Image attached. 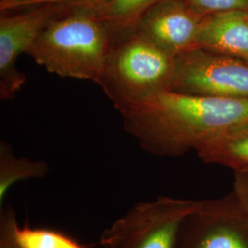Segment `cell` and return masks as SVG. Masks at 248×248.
I'll return each instance as SVG.
<instances>
[{"mask_svg":"<svg viewBox=\"0 0 248 248\" xmlns=\"http://www.w3.org/2000/svg\"><path fill=\"white\" fill-rule=\"evenodd\" d=\"M235 188L240 203L248 213V173H239L236 178Z\"/></svg>","mask_w":248,"mask_h":248,"instance_id":"cell-16","label":"cell"},{"mask_svg":"<svg viewBox=\"0 0 248 248\" xmlns=\"http://www.w3.org/2000/svg\"><path fill=\"white\" fill-rule=\"evenodd\" d=\"M206 15L183 0H159L146 9L135 28L173 56L199 48Z\"/></svg>","mask_w":248,"mask_h":248,"instance_id":"cell-7","label":"cell"},{"mask_svg":"<svg viewBox=\"0 0 248 248\" xmlns=\"http://www.w3.org/2000/svg\"><path fill=\"white\" fill-rule=\"evenodd\" d=\"M62 5L68 6L70 8L76 7H89L92 9H98L104 5L108 0H54Z\"/></svg>","mask_w":248,"mask_h":248,"instance_id":"cell-18","label":"cell"},{"mask_svg":"<svg viewBox=\"0 0 248 248\" xmlns=\"http://www.w3.org/2000/svg\"><path fill=\"white\" fill-rule=\"evenodd\" d=\"M206 163L221 164L248 173V120L216 135L197 152Z\"/></svg>","mask_w":248,"mask_h":248,"instance_id":"cell-9","label":"cell"},{"mask_svg":"<svg viewBox=\"0 0 248 248\" xmlns=\"http://www.w3.org/2000/svg\"><path fill=\"white\" fill-rule=\"evenodd\" d=\"M111 43L110 31L98 11L76 7L53 18L27 54L49 73L98 84Z\"/></svg>","mask_w":248,"mask_h":248,"instance_id":"cell-2","label":"cell"},{"mask_svg":"<svg viewBox=\"0 0 248 248\" xmlns=\"http://www.w3.org/2000/svg\"><path fill=\"white\" fill-rule=\"evenodd\" d=\"M13 237L18 248H86L62 232L49 229L13 225Z\"/></svg>","mask_w":248,"mask_h":248,"instance_id":"cell-12","label":"cell"},{"mask_svg":"<svg viewBox=\"0 0 248 248\" xmlns=\"http://www.w3.org/2000/svg\"><path fill=\"white\" fill-rule=\"evenodd\" d=\"M190 248H248L239 234L230 229H208L196 237Z\"/></svg>","mask_w":248,"mask_h":248,"instance_id":"cell-13","label":"cell"},{"mask_svg":"<svg viewBox=\"0 0 248 248\" xmlns=\"http://www.w3.org/2000/svg\"><path fill=\"white\" fill-rule=\"evenodd\" d=\"M199 48L248 62V9L206 15Z\"/></svg>","mask_w":248,"mask_h":248,"instance_id":"cell-8","label":"cell"},{"mask_svg":"<svg viewBox=\"0 0 248 248\" xmlns=\"http://www.w3.org/2000/svg\"><path fill=\"white\" fill-rule=\"evenodd\" d=\"M175 56L134 28L112 38L98 85L119 111L171 90Z\"/></svg>","mask_w":248,"mask_h":248,"instance_id":"cell-3","label":"cell"},{"mask_svg":"<svg viewBox=\"0 0 248 248\" xmlns=\"http://www.w3.org/2000/svg\"><path fill=\"white\" fill-rule=\"evenodd\" d=\"M50 171L45 161L31 160L15 155L11 144L0 142V208L3 207L9 189L18 181L43 178Z\"/></svg>","mask_w":248,"mask_h":248,"instance_id":"cell-10","label":"cell"},{"mask_svg":"<svg viewBox=\"0 0 248 248\" xmlns=\"http://www.w3.org/2000/svg\"><path fill=\"white\" fill-rule=\"evenodd\" d=\"M125 131L143 150L177 156L196 152L224 130L248 120V98L165 91L120 111Z\"/></svg>","mask_w":248,"mask_h":248,"instance_id":"cell-1","label":"cell"},{"mask_svg":"<svg viewBox=\"0 0 248 248\" xmlns=\"http://www.w3.org/2000/svg\"><path fill=\"white\" fill-rule=\"evenodd\" d=\"M171 90L202 97L248 98V62L202 48L178 54Z\"/></svg>","mask_w":248,"mask_h":248,"instance_id":"cell-5","label":"cell"},{"mask_svg":"<svg viewBox=\"0 0 248 248\" xmlns=\"http://www.w3.org/2000/svg\"><path fill=\"white\" fill-rule=\"evenodd\" d=\"M11 207L1 209L0 213V248H18L13 237V225L16 222Z\"/></svg>","mask_w":248,"mask_h":248,"instance_id":"cell-15","label":"cell"},{"mask_svg":"<svg viewBox=\"0 0 248 248\" xmlns=\"http://www.w3.org/2000/svg\"><path fill=\"white\" fill-rule=\"evenodd\" d=\"M190 7L204 15L227 12L232 10H247L248 0H183Z\"/></svg>","mask_w":248,"mask_h":248,"instance_id":"cell-14","label":"cell"},{"mask_svg":"<svg viewBox=\"0 0 248 248\" xmlns=\"http://www.w3.org/2000/svg\"><path fill=\"white\" fill-rule=\"evenodd\" d=\"M54 0H1L0 1V9L1 11H8L11 9H18L22 7H27L36 4H45L52 2Z\"/></svg>","mask_w":248,"mask_h":248,"instance_id":"cell-17","label":"cell"},{"mask_svg":"<svg viewBox=\"0 0 248 248\" xmlns=\"http://www.w3.org/2000/svg\"><path fill=\"white\" fill-rule=\"evenodd\" d=\"M159 0H108L96 9L116 38L133 30L146 9Z\"/></svg>","mask_w":248,"mask_h":248,"instance_id":"cell-11","label":"cell"},{"mask_svg":"<svg viewBox=\"0 0 248 248\" xmlns=\"http://www.w3.org/2000/svg\"><path fill=\"white\" fill-rule=\"evenodd\" d=\"M72 9L59 2L45 3L41 8L0 18V98H15L27 78L16 62L19 55L27 53L45 26L63 11Z\"/></svg>","mask_w":248,"mask_h":248,"instance_id":"cell-6","label":"cell"},{"mask_svg":"<svg viewBox=\"0 0 248 248\" xmlns=\"http://www.w3.org/2000/svg\"><path fill=\"white\" fill-rule=\"evenodd\" d=\"M203 202L159 197L133 207L102 232V248H176L182 223Z\"/></svg>","mask_w":248,"mask_h":248,"instance_id":"cell-4","label":"cell"},{"mask_svg":"<svg viewBox=\"0 0 248 248\" xmlns=\"http://www.w3.org/2000/svg\"><path fill=\"white\" fill-rule=\"evenodd\" d=\"M99 248H100V247H99Z\"/></svg>","mask_w":248,"mask_h":248,"instance_id":"cell-19","label":"cell"}]
</instances>
